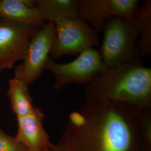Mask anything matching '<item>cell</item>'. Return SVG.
Masks as SVG:
<instances>
[{"instance_id":"6da1fadb","label":"cell","mask_w":151,"mask_h":151,"mask_svg":"<svg viewBox=\"0 0 151 151\" xmlns=\"http://www.w3.org/2000/svg\"><path fill=\"white\" fill-rule=\"evenodd\" d=\"M143 110L85 96L69 115L60 141L67 151H142Z\"/></svg>"},{"instance_id":"7a4b0ae2","label":"cell","mask_w":151,"mask_h":151,"mask_svg":"<svg viewBox=\"0 0 151 151\" xmlns=\"http://www.w3.org/2000/svg\"><path fill=\"white\" fill-rule=\"evenodd\" d=\"M85 93L140 110L151 109V68L140 59L107 67L85 86Z\"/></svg>"},{"instance_id":"3957f363","label":"cell","mask_w":151,"mask_h":151,"mask_svg":"<svg viewBox=\"0 0 151 151\" xmlns=\"http://www.w3.org/2000/svg\"><path fill=\"white\" fill-rule=\"evenodd\" d=\"M103 41L99 51L107 67L140 59L137 48L139 34L133 19L114 17L104 24Z\"/></svg>"},{"instance_id":"277c9868","label":"cell","mask_w":151,"mask_h":151,"mask_svg":"<svg viewBox=\"0 0 151 151\" xmlns=\"http://www.w3.org/2000/svg\"><path fill=\"white\" fill-rule=\"evenodd\" d=\"M55 27V38L50 53L53 60L64 55H79L100 44L98 33L78 16L57 22Z\"/></svg>"},{"instance_id":"5b68a950","label":"cell","mask_w":151,"mask_h":151,"mask_svg":"<svg viewBox=\"0 0 151 151\" xmlns=\"http://www.w3.org/2000/svg\"><path fill=\"white\" fill-rule=\"evenodd\" d=\"M106 68L99 51L92 48L82 52L76 59L68 63H57L49 57L44 70H49L54 74L53 88L59 90L69 83L86 86Z\"/></svg>"},{"instance_id":"8992f818","label":"cell","mask_w":151,"mask_h":151,"mask_svg":"<svg viewBox=\"0 0 151 151\" xmlns=\"http://www.w3.org/2000/svg\"><path fill=\"white\" fill-rule=\"evenodd\" d=\"M55 38V24L45 23L32 36L24 60L15 70L14 77L28 86L37 80L44 70Z\"/></svg>"},{"instance_id":"52a82bcc","label":"cell","mask_w":151,"mask_h":151,"mask_svg":"<svg viewBox=\"0 0 151 151\" xmlns=\"http://www.w3.org/2000/svg\"><path fill=\"white\" fill-rule=\"evenodd\" d=\"M139 6L138 0H78V16L99 33L114 17L133 20Z\"/></svg>"},{"instance_id":"ba28073f","label":"cell","mask_w":151,"mask_h":151,"mask_svg":"<svg viewBox=\"0 0 151 151\" xmlns=\"http://www.w3.org/2000/svg\"><path fill=\"white\" fill-rule=\"evenodd\" d=\"M41 27L0 19V64L3 70L24 60L31 39Z\"/></svg>"},{"instance_id":"9c48e42d","label":"cell","mask_w":151,"mask_h":151,"mask_svg":"<svg viewBox=\"0 0 151 151\" xmlns=\"http://www.w3.org/2000/svg\"><path fill=\"white\" fill-rule=\"evenodd\" d=\"M44 117L42 110L35 106L30 113L17 118V130L15 137L28 151H45L53 145L44 128Z\"/></svg>"},{"instance_id":"30bf717a","label":"cell","mask_w":151,"mask_h":151,"mask_svg":"<svg viewBox=\"0 0 151 151\" xmlns=\"http://www.w3.org/2000/svg\"><path fill=\"white\" fill-rule=\"evenodd\" d=\"M35 4L36 1L0 0V19L42 27L44 20Z\"/></svg>"},{"instance_id":"8fae6325","label":"cell","mask_w":151,"mask_h":151,"mask_svg":"<svg viewBox=\"0 0 151 151\" xmlns=\"http://www.w3.org/2000/svg\"><path fill=\"white\" fill-rule=\"evenodd\" d=\"M35 6L44 21L54 24L78 16V0H37Z\"/></svg>"},{"instance_id":"7c38bea8","label":"cell","mask_w":151,"mask_h":151,"mask_svg":"<svg viewBox=\"0 0 151 151\" xmlns=\"http://www.w3.org/2000/svg\"><path fill=\"white\" fill-rule=\"evenodd\" d=\"M7 95L12 109L16 114L17 118L27 115L35 108L29 93L28 86L21 80L15 77L10 80Z\"/></svg>"},{"instance_id":"4fadbf2b","label":"cell","mask_w":151,"mask_h":151,"mask_svg":"<svg viewBox=\"0 0 151 151\" xmlns=\"http://www.w3.org/2000/svg\"><path fill=\"white\" fill-rule=\"evenodd\" d=\"M140 35L137 43L140 57H146L151 53V1L147 0L139 6L133 18Z\"/></svg>"},{"instance_id":"5bb4252c","label":"cell","mask_w":151,"mask_h":151,"mask_svg":"<svg viewBox=\"0 0 151 151\" xmlns=\"http://www.w3.org/2000/svg\"><path fill=\"white\" fill-rule=\"evenodd\" d=\"M142 129L143 136L142 151H151V109L143 110L142 119Z\"/></svg>"},{"instance_id":"9a60e30c","label":"cell","mask_w":151,"mask_h":151,"mask_svg":"<svg viewBox=\"0 0 151 151\" xmlns=\"http://www.w3.org/2000/svg\"><path fill=\"white\" fill-rule=\"evenodd\" d=\"M0 151H28L19 142L15 137H12L0 129Z\"/></svg>"},{"instance_id":"2e32d148","label":"cell","mask_w":151,"mask_h":151,"mask_svg":"<svg viewBox=\"0 0 151 151\" xmlns=\"http://www.w3.org/2000/svg\"><path fill=\"white\" fill-rule=\"evenodd\" d=\"M45 151H67L66 150V149L65 148V147L63 146V143H62V142L60 140V142L54 145L53 144V145L51 146L49 148L48 150H45Z\"/></svg>"},{"instance_id":"e0dca14e","label":"cell","mask_w":151,"mask_h":151,"mask_svg":"<svg viewBox=\"0 0 151 151\" xmlns=\"http://www.w3.org/2000/svg\"><path fill=\"white\" fill-rule=\"evenodd\" d=\"M3 70V69H2V66H1V65L0 64V73H1V72L2 71V70Z\"/></svg>"}]
</instances>
